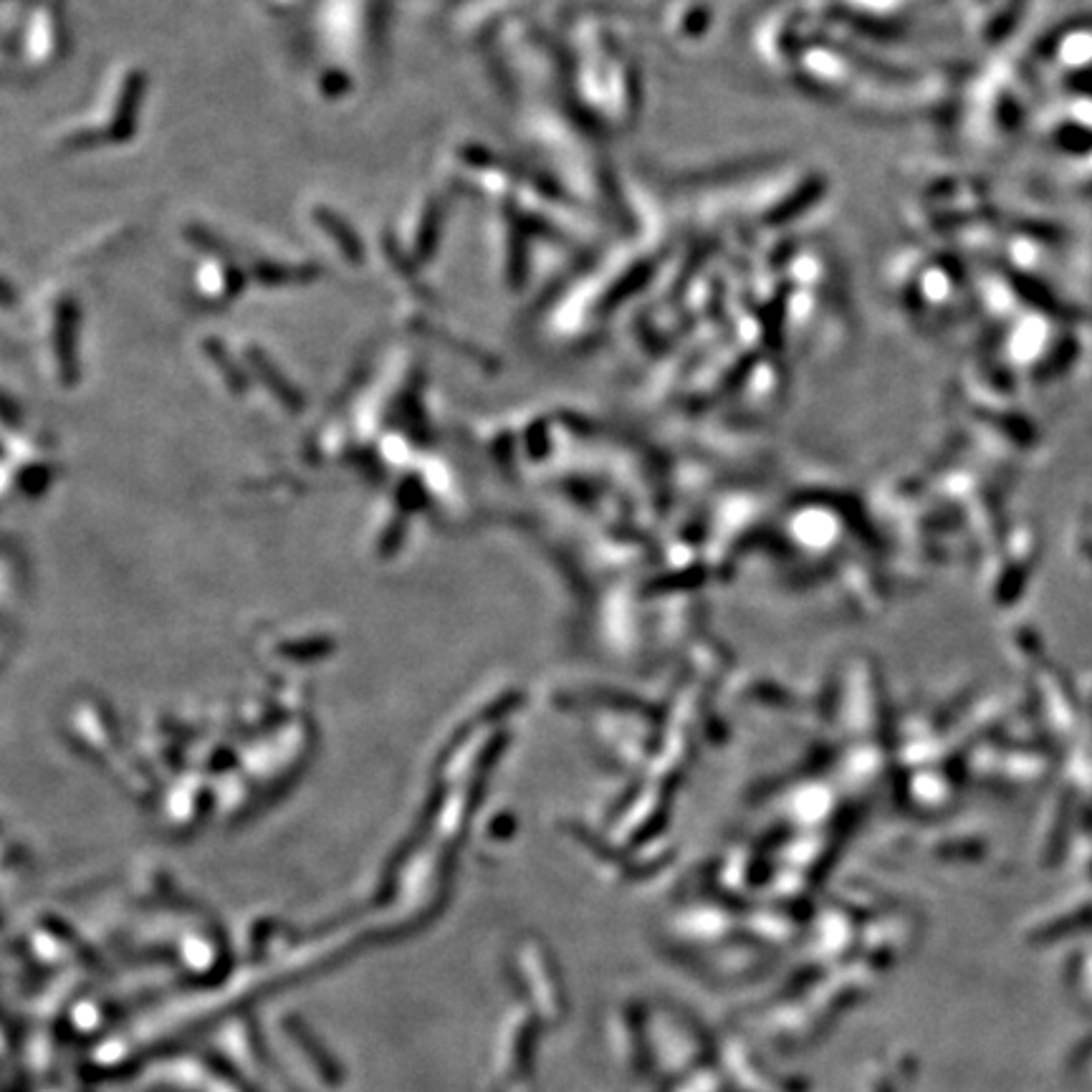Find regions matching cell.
<instances>
[{"label": "cell", "instance_id": "cell-1", "mask_svg": "<svg viewBox=\"0 0 1092 1092\" xmlns=\"http://www.w3.org/2000/svg\"><path fill=\"white\" fill-rule=\"evenodd\" d=\"M147 74L137 63L117 69L115 79L104 91V109L89 122H69L59 126L54 145L59 152H89L104 145H126L137 135L139 115L147 96Z\"/></svg>", "mask_w": 1092, "mask_h": 1092}, {"label": "cell", "instance_id": "cell-2", "mask_svg": "<svg viewBox=\"0 0 1092 1092\" xmlns=\"http://www.w3.org/2000/svg\"><path fill=\"white\" fill-rule=\"evenodd\" d=\"M33 342L48 372L59 383H72L79 372L81 304L72 288H51L33 309Z\"/></svg>", "mask_w": 1092, "mask_h": 1092}, {"label": "cell", "instance_id": "cell-3", "mask_svg": "<svg viewBox=\"0 0 1092 1092\" xmlns=\"http://www.w3.org/2000/svg\"><path fill=\"white\" fill-rule=\"evenodd\" d=\"M66 41V24L59 9L51 5H39L36 11L26 13L24 20L5 24V54L16 48L20 63L31 72L54 66L63 56Z\"/></svg>", "mask_w": 1092, "mask_h": 1092}, {"label": "cell", "instance_id": "cell-4", "mask_svg": "<svg viewBox=\"0 0 1092 1092\" xmlns=\"http://www.w3.org/2000/svg\"><path fill=\"white\" fill-rule=\"evenodd\" d=\"M448 206L450 197L448 193H440V190H425L410 213L405 215V234H394L390 230L394 243L400 245V251L410 258L415 269H425V266L433 260L435 251H438L440 238H443V225L448 221Z\"/></svg>", "mask_w": 1092, "mask_h": 1092}, {"label": "cell", "instance_id": "cell-5", "mask_svg": "<svg viewBox=\"0 0 1092 1092\" xmlns=\"http://www.w3.org/2000/svg\"><path fill=\"white\" fill-rule=\"evenodd\" d=\"M306 223L342 264L351 266V269H362L364 260H368V245L347 215H342L329 203H312V206H306Z\"/></svg>", "mask_w": 1092, "mask_h": 1092}]
</instances>
